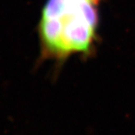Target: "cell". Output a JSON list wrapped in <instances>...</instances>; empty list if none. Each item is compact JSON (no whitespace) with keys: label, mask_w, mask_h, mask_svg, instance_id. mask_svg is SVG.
Instances as JSON below:
<instances>
[{"label":"cell","mask_w":135,"mask_h":135,"mask_svg":"<svg viewBox=\"0 0 135 135\" xmlns=\"http://www.w3.org/2000/svg\"><path fill=\"white\" fill-rule=\"evenodd\" d=\"M99 24V0H47L38 23L41 57L62 61L92 51Z\"/></svg>","instance_id":"6da1fadb"}]
</instances>
